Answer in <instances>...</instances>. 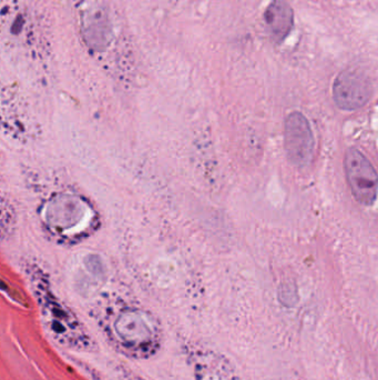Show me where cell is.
I'll use <instances>...</instances> for the list:
<instances>
[{"label": "cell", "instance_id": "obj_8", "mask_svg": "<svg viewBox=\"0 0 378 380\" xmlns=\"http://www.w3.org/2000/svg\"><path fill=\"white\" fill-rule=\"evenodd\" d=\"M118 380H147L135 374H122Z\"/></svg>", "mask_w": 378, "mask_h": 380}, {"label": "cell", "instance_id": "obj_7", "mask_svg": "<svg viewBox=\"0 0 378 380\" xmlns=\"http://www.w3.org/2000/svg\"><path fill=\"white\" fill-rule=\"evenodd\" d=\"M293 12L284 0H273L266 12V21L272 34L279 40L290 34L293 27Z\"/></svg>", "mask_w": 378, "mask_h": 380}, {"label": "cell", "instance_id": "obj_2", "mask_svg": "<svg viewBox=\"0 0 378 380\" xmlns=\"http://www.w3.org/2000/svg\"><path fill=\"white\" fill-rule=\"evenodd\" d=\"M37 297L43 326L54 343L76 352L96 349V343L81 321L49 290L38 287Z\"/></svg>", "mask_w": 378, "mask_h": 380}, {"label": "cell", "instance_id": "obj_1", "mask_svg": "<svg viewBox=\"0 0 378 380\" xmlns=\"http://www.w3.org/2000/svg\"><path fill=\"white\" fill-rule=\"evenodd\" d=\"M100 327L108 343L130 359H150L160 352L163 343L158 319L152 312L137 307H122L108 314Z\"/></svg>", "mask_w": 378, "mask_h": 380}, {"label": "cell", "instance_id": "obj_5", "mask_svg": "<svg viewBox=\"0 0 378 380\" xmlns=\"http://www.w3.org/2000/svg\"><path fill=\"white\" fill-rule=\"evenodd\" d=\"M313 133L310 122L301 113H292L286 122V151L295 167H305L313 158Z\"/></svg>", "mask_w": 378, "mask_h": 380}, {"label": "cell", "instance_id": "obj_6", "mask_svg": "<svg viewBox=\"0 0 378 380\" xmlns=\"http://www.w3.org/2000/svg\"><path fill=\"white\" fill-rule=\"evenodd\" d=\"M372 91L370 80L357 71H343L334 82V100L343 111H356L366 105Z\"/></svg>", "mask_w": 378, "mask_h": 380}, {"label": "cell", "instance_id": "obj_3", "mask_svg": "<svg viewBox=\"0 0 378 380\" xmlns=\"http://www.w3.org/2000/svg\"><path fill=\"white\" fill-rule=\"evenodd\" d=\"M184 355L195 380H242L231 363L212 349L188 343Z\"/></svg>", "mask_w": 378, "mask_h": 380}, {"label": "cell", "instance_id": "obj_4", "mask_svg": "<svg viewBox=\"0 0 378 380\" xmlns=\"http://www.w3.org/2000/svg\"><path fill=\"white\" fill-rule=\"evenodd\" d=\"M345 173L353 196L365 206L374 204L377 197L378 175L370 160L355 148L346 153Z\"/></svg>", "mask_w": 378, "mask_h": 380}]
</instances>
